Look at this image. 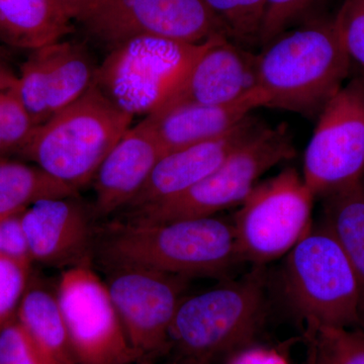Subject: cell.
<instances>
[{"label":"cell","mask_w":364,"mask_h":364,"mask_svg":"<svg viewBox=\"0 0 364 364\" xmlns=\"http://www.w3.org/2000/svg\"><path fill=\"white\" fill-rule=\"evenodd\" d=\"M107 269L141 267L177 277H213L241 261L234 223L217 215L156 224L112 222L95 242Z\"/></svg>","instance_id":"1"},{"label":"cell","mask_w":364,"mask_h":364,"mask_svg":"<svg viewBox=\"0 0 364 364\" xmlns=\"http://www.w3.org/2000/svg\"><path fill=\"white\" fill-rule=\"evenodd\" d=\"M262 48L256 70L267 107L318 117L350 72L334 18L286 31Z\"/></svg>","instance_id":"2"},{"label":"cell","mask_w":364,"mask_h":364,"mask_svg":"<svg viewBox=\"0 0 364 364\" xmlns=\"http://www.w3.org/2000/svg\"><path fill=\"white\" fill-rule=\"evenodd\" d=\"M265 311V273L255 267L241 279L184 296L169 332L171 364H215L255 337Z\"/></svg>","instance_id":"3"},{"label":"cell","mask_w":364,"mask_h":364,"mask_svg":"<svg viewBox=\"0 0 364 364\" xmlns=\"http://www.w3.org/2000/svg\"><path fill=\"white\" fill-rule=\"evenodd\" d=\"M133 117L93 85L73 104L36 127L21 155L78 191L92 181L105 156L131 128Z\"/></svg>","instance_id":"4"},{"label":"cell","mask_w":364,"mask_h":364,"mask_svg":"<svg viewBox=\"0 0 364 364\" xmlns=\"http://www.w3.org/2000/svg\"><path fill=\"white\" fill-rule=\"evenodd\" d=\"M286 256V294L311 333L360 327L358 280L327 225L312 228Z\"/></svg>","instance_id":"5"},{"label":"cell","mask_w":364,"mask_h":364,"mask_svg":"<svg viewBox=\"0 0 364 364\" xmlns=\"http://www.w3.org/2000/svg\"><path fill=\"white\" fill-rule=\"evenodd\" d=\"M208 41L188 44L152 36L126 41L98 65L95 85L132 117H147L178 87Z\"/></svg>","instance_id":"6"},{"label":"cell","mask_w":364,"mask_h":364,"mask_svg":"<svg viewBox=\"0 0 364 364\" xmlns=\"http://www.w3.org/2000/svg\"><path fill=\"white\" fill-rule=\"evenodd\" d=\"M294 155L286 124L265 126L200 183L166 202L134 210L130 221L156 224L217 215L241 205L265 172Z\"/></svg>","instance_id":"7"},{"label":"cell","mask_w":364,"mask_h":364,"mask_svg":"<svg viewBox=\"0 0 364 364\" xmlns=\"http://www.w3.org/2000/svg\"><path fill=\"white\" fill-rule=\"evenodd\" d=\"M315 198L294 168L257 183L233 222L241 261L263 267L286 256L312 229Z\"/></svg>","instance_id":"8"},{"label":"cell","mask_w":364,"mask_h":364,"mask_svg":"<svg viewBox=\"0 0 364 364\" xmlns=\"http://www.w3.org/2000/svg\"><path fill=\"white\" fill-rule=\"evenodd\" d=\"M303 176L315 198L364 176V85L352 79L325 105L304 155Z\"/></svg>","instance_id":"9"},{"label":"cell","mask_w":364,"mask_h":364,"mask_svg":"<svg viewBox=\"0 0 364 364\" xmlns=\"http://www.w3.org/2000/svg\"><path fill=\"white\" fill-rule=\"evenodd\" d=\"M79 21L107 51L142 36L188 44H202L218 35L226 37L203 0H97Z\"/></svg>","instance_id":"10"},{"label":"cell","mask_w":364,"mask_h":364,"mask_svg":"<svg viewBox=\"0 0 364 364\" xmlns=\"http://www.w3.org/2000/svg\"><path fill=\"white\" fill-rule=\"evenodd\" d=\"M56 294L78 364L139 363L107 284L88 263L64 269Z\"/></svg>","instance_id":"11"},{"label":"cell","mask_w":364,"mask_h":364,"mask_svg":"<svg viewBox=\"0 0 364 364\" xmlns=\"http://www.w3.org/2000/svg\"><path fill=\"white\" fill-rule=\"evenodd\" d=\"M188 279L147 268L107 269L105 284L139 363L166 355L170 328Z\"/></svg>","instance_id":"12"},{"label":"cell","mask_w":364,"mask_h":364,"mask_svg":"<svg viewBox=\"0 0 364 364\" xmlns=\"http://www.w3.org/2000/svg\"><path fill=\"white\" fill-rule=\"evenodd\" d=\"M97 67L82 45L56 41L31 51L14 91L38 127L82 97L95 85Z\"/></svg>","instance_id":"13"},{"label":"cell","mask_w":364,"mask_h":364,"mask_svg":"<svg viewBox=\"0 0 364 364\" xmlns=\"http://www.w3.org/2000/svg\"><path fill=\"white\" fill-rule=\"evenodd\" d=\"M72 198H48L21 215L31 260L66 268L88 263L93 233L87 212Z\"/></svg>","instance_id":"14"},{"label":"cell","mask_w":364,"mask_h":364,"mask_svg":"<svg viewBox=\"0 0 364 364\" xmlns=\"http://www.w3.org/2000/svg\"><path fill=\"white\" fill-rule=\"evenodd\" d=\"M264 127L250 114L221 138L165 153L129 208L140 210L182 195L219 168L237 148Z\"/></svg>","instance_id":"15"},{"label":"cell","mask_w":364,"mask_h":364,"mask_svg":"<svg viewBox=\"0 0 364 364\" xmlns=\"http://www.w3.org/2000/svg\"><path fill=\"white\" fill-rule=\"evenodd\" d=\"M256 65L257 55L225 36H215L208 41L181 85L162 105L236 102L257 90Z\"/></svg>","instance_id":"16"},{"label":"cell","mask_w":364,"mask_h":364,"mask_svg":"<svg viewBox=\"0 0 364 364\" xmlns=\"http://www.w3.org/2000/svg\"><path fill=\"white\" fill-rule=\"evenodd\" d=\"M261 107H267V98L257 88L226 105L178 102L161 105L143 121L156 136L165 154L221 138Z\"/></svg>","instance_id":"17"},{"label":"cell","mask_w":364,"mask_h":364,"mask_svg":"<svg viewBox=\"0 0 364 364\" xmlns=\"http://www.w3.org/2000/svg\"><path fill=\"white\" fill-rule=\"evenodd\" d=\"M162 155L161 146L145 122L129 129L93 177L98 214L109 215L129 207Z\"/></svg>","instance_id":"18"},{"label":"cell","mask_w":364,"mask_h":364,"mask_svg":"<svg viewBox=\"0 0 364 364\" xmlns=\"http://www.w3.org/2000/svg\"><path fill=\"white\" fill-rule=\"evenodd\" d=\"M73 21L59 0H0V43L33 51L64 39Z\"/></svg>","instance_id":"19"},{"label":"cell","mask_w":364,"mask_h":364,"mask_svg":"<svg viewBox=\"0 0 364 364\" xmlns=\"http://www.w3.org/2000/svg\"><path fill=\"white\" fill-rule=\"evenodd\" d=\"M16 320L53 363L78 364L56 291L28 284Z\"/></svg>","instance_id":"20"},{"label":"cell","mask_w":364,"mask_h":364,"mask_svg":"<svg viewBox=\"0 0 364 364\" xmlns=\"http://www.w3.org/2000/svg\"><path fill=\"white\" fill-rule=\"evenodd\" d=\"M324 198V224L348 258L359 289V316L364 330V186L352 184Z\"/></svg>","instance_id":"21"},{"label":"cell","mask_w":364,"mask_h":364,"mask_svg":"<svg viewBox=\"0 0 364 364\" xmlns=\"http://www.w3.org/2000/svg\"><path fill=\"white\" fill-rule=\"evenodd\" d=\"M77 193L37 165L0 159V220L20 215L40 200L72 198Z\"/></svg>","instance_id":"22"},{"label":"cell","mask_w":364,"mask_h":364,"mask_svg":"<svg viewBox=\"0 0 364 364\" xmlns=\"http://www.w3.org/2000/svg\"><path fill=\"white\" fill-rule=\"evenodd\" d=\"M228 39L241 47L260 45L267 0H203Z\"/></svg>","instance_id":"23"},{"label":"cell","mask_w":364,"mask_h":364,"mask_svg":"<svg viewBox=\"0 0 364 364\" xmlns=\"http://www.w3.org/2000/svg\"><path fill=\"white\" fill-rule=\"evenodd\" d=\"M35 128L14 88L2 93L0 95V159L13 153L21 154Z\"/></svg>","instance_id":"24"},{"label":"cell","mask_w":364,"mask_h":364,"mask_svg":"<svg viewBox=\"0 0 364 364\" xmlns=\"http://www.w3.org/2000/svg\"><path fill=\"white\" fill-rule=\"evenodd\" d=\"M31 265V261L0 252V329L16 318L30 284Z\"/></svg>","instance_id":"25"},{"label":"cell","mask_w":364,"mask_h":364,"mask_svg":"<svg viewBox=\"0 0 364 364\" xmlns=\"http://www.w3.org/2000/svg\"><path fill=\"white\" fill-rule=\"evenodd\" d=\"M312 339L334 364H364V331L321 328L313 333Z\"/></svg>","instance_id":"26"},{"label":"cell","mask_w":364,"mask_h":364,"mask_svg":"<svg viewBox=\"0 0 364 364\" xmlns=\"http://www.w3.org/2000/svg\"><path fill=\"white\" fill-rule=\"evenodd\" d=\"M0 364H55L18 320L0 329Z\"/></svg>","instance_id":"27"},{"label":"cell","mask_w":364,"mask_h":364,"mask_svg":"<svg viewBox=\"0 0 364 364\" xmlns=\"http://www.w3.org/2000/svg\"><path fill=\"white\" fill-rule=\"evenodd\" d=\"M334 21L351 64L364 72V0H343Z\"/></svg>","instance_id":"28"},{"label":"cell","mask_w":364,"mask_h":364,"mask_svg":"<svg viewBox=\"0 0 364 364\" xmlns=\"http://www.w3.org/2000/svg\"><path fill=\"white\" fill-rule=\"evenodd\" d=\"M320 0H267L260 33L263 47L304 16Z\"/></svg>","instance_id":"29"},{"label":"cell","mask_w":364,"mask_h":364,"mask_svg":"<svg viewBox=\"0 0 364 364\" xmlns=\"http://www.w3.org/2000/svg\"><path fill=\"white\" fill-rule=\"evenodd\" d=\"M20 215L0 220V252L31 260L23 229H21Z\"/></svg>","instance_id":"30"},{"label":"cell","mask_w":364,"mask_h":364,"mask_svg":"<svg viewBox=\"0 0 364 364\" xmlns=\"http://www.w3.org/2000/svg\"><path fill=\"white\" fill-rule=\"evenodd\" d=\"M18 72L14 70L11 64L0 55V95L14 90L18 82Z\"/></svg>","instance_id":"31"},{"label":"cell","mask_w":364,"mask_h":364,"mask_svg":"<svg viewBox=\"0 0 364 364\" xmlns=\"http://www.w3.org/2000/svg\"><path fill=\"white\" fill-rule=\"evenodd\" d=\"M59 1L71 14L73 20L79 21L90 11L97 0H59Z\"/></svg>","instance_id":"32"},{"label":"cell","mask_w":364,"mask_h":364,"mask_svg":"<svg viewBox=\"0 0 364 364\" xmlns=\"http://www.w3.org/2000/svg\"><path fill=\"white\" fill-rule=\"evenodd\" d=\"M312 356V364H334L330 356L326 353L324 349L318 346L316 341H314Z\"/></svg>","instance_id":"33"},{"label":"cell","mask_w":364,"mask_h":364,"mask_svg":"<svg viewBox=\"0 0 364 364\" xmlns=\"http://www.w3.org/2000/svg\"><path fill=\"white\" fill-rule=\"evenodd\" d=\"M358 77L359 79H360L361 81H363L364 85V72H363V73H361L360 75H358Z\"/></svg>","instance_id":"34"},{"label":"cell","mask_w":364,"mask_h":364,"mask_svg":"<svg viewBox=\"0 0 364 364\" xmlns=\"http://www.w3.org/2000/svg\"><path fill=\"white\" fill-rule=\"evenodd\" d=\"M361 182H363V186H364V176L363 177V179H361Z\"/></svg>","instance_id":"35"}]
</instances>
